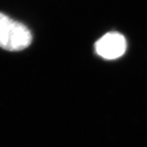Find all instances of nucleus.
<instances>
[{
    "mask_svg": "<svg viewBox=\"0 0 147 147\" xmlns=\"http://www.w3.org/2000/svg\"><path fill=\"white\" fill-rule=\"evenodd\" d=\"M32 33L26 26L0 12V47L8 51H20L32 42Z\"/></svg>",
    "mask_w": 147,
    "mask_h": 147,
    "instance_id": "obj_1",
    "label": "nucleus"
},
{
    "mask_svg": "<svg viewBox=\"0 0 147 147\" xmlns=\"http://www.w3.org/2000/svg\"><path fill=\"white\" fill-rule=\"evenodd\" d=\"M127 47L125 37L116 32L105 34L95 45L97 54L105 59H116L124 54Z\"/></svg>",
    "mask_w": 147,
    "mask_h": 147,
    "instance_id": "obj_2",
    "label": "nucleus"
}]
</instances>
